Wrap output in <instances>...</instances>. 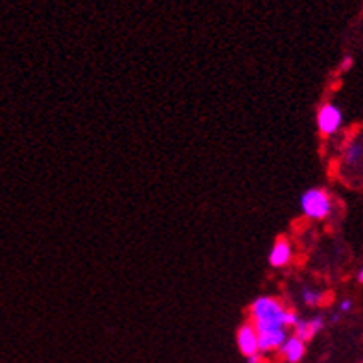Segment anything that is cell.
Returning <instances> with one entry per match:
<instances>
[{
  "instance_id": "cell-1",
  "label": "cell",
  "mask_w": 363,
  "mask_h": 363,
  "mask_svg": "<svg viewBox=\"0 0 363 363\" xmlns=\"http://www.w3.org/2000/svg\"><path fill=\"white\" fill-rule=\"evenodd\" d=\"M286 304L272 295H260L249 306V323L257 328L260 352H275L288 340Z\"/></svg>"
},
{
  "instance_id": "cell-2",
  "label": "cell",
  "mask_w": 363,
  "mask_h": 363,
  "mask_svg": "<svg viewBox=\"0 0 363 363\" xmlns=\"http://www.w3.org/2000/svg\"><path fill=\"white\" fill-rule=\"evenodd\" d=\"M299 207L308 220L323 221L327 220L334 211V201H332V196L327 190L315 186V189H308L301 194Z\"/></svg>"
},
{
  "instance_id": "cell-3",
  "label": "cell",
  "mask_w": 363,
  "mask_h": 363,
  "mask_svg": "<svg viewBox=\"0 0 363 363\" xmlns=\"http://www.w3.org/2000/svg\"><path fill=\"white\" fill-rule=\"evenodd\" d=\"M315 122H318L319 133L325 135V137H334L343 125V113H341L340 107L336 104H323L318 111V116H315Z\"/></svg>"
},
{
  "instance_id": "cell-4",
  "label": "cell",
  "mask_w": 363,
  "mask_h": 363,
  "mask_svg": "<svg viewBox=\"0 0 363 363\" xmlns=\"http://www.w3.org/2000/svg\"><path fill=\"white\" fill-rule=\"evenodd\" d=\"M236 345H238V350L245 358L255 354H262L260 352V343H258L257 328L251 323H244L238 328V332H236Z\"/></svg>"
},
{
  "instance_id": "cell-5",
  "label": "cell",
  "mask_w": 363,
  "mask_h": 363,
  "mask_svg": "<svg viewBox=\"0 0 363 363\" xmlns=\"http://www.w3.org/2000/svg\"><path fill=\"white\" fill-rule=\"evenodd\" d=\"M294 260V245L288 238H277L275 244L272 245L269 253H267V262L275 269H282V267L290 266Z\"/></svg>"
},
{
  "instance_id": "cell-6",
  "label": "cell",
  "mask_w": 363,
  "mask_h": 363,
  "mask_svg": "<svg viewBox=\"0 0 363 363\" xmlns=\"http://www.w3.org/2000/svg\"><path fill=\"white\" fill-rule=\"evenodd\" d=\"M327 321L323 315H313L310 319H299V323L294 327V336H297L299 340H303L304 343H308L312 337H315L319 332L325 328Z\"/></svg>"
},
{
  "instance_id": "cell-7",
  "label": "cell",
  "mask_w": 363,
  "mask_h": 363,
  "mask_svg": "<svg viewBox=\"0 0 363 363\" xmlns=\"http://www.w3.org/2000/svg\"><path fill=\"white\" fill-rule=\"evenodd\" d=\"M279 352L286 363H301V359L306 354V343L297 336H288Z\"/></svg>"
},
{
  "instance_id": "cell-8",
  "label": "cell",
  "mask_w": 363,
  "mask_h": 363,
  "mask_svg": "<svg viewBox=\"0 0 363 363\" xmlns=\"http://www.w3.org/2000/svg\"><path fill=\"white\" fill-rule=\"evenodd\" d=\"M301 299H303V303L306 304L308 308H315V306H319V304L323 303L325 295H323V291L318 290V288L304 286L303 290H301Z\"/></svg>"
},
{
  "instance_id": "cell-9",
  "label": "cell",
  "mask_w": 363,
  "mask_h": 363,
  "mask_svg": "<svg viewBox=\"0 0 363 363\" xmlns=\"http://www.w3.org/2000/svg\"><path fill=\"white\" fill-rule=\"evenodd\" d=\"M363 159V144L362 143H350L343 153V161L349 166H356Z\"/></svg>"
},
{
  "instance_id": "cell-10",
  "label": "cell",
  "mask_w": 363,
  "mask_h": 363,
  "mask_svg": "<svg viewBox=\"0 0 363 363\" xmlns=\"http://www.w3.org/2000/svg\"><path fill=\"white\" fill-rule=\"evenodd\" d=\"M350 310H352V301H350V299H343V301H341L337 312H340L341 315H343V313H349Z\"/></svg>"
},
{
  "instance_id": "cell-11",
  "label": "cell",
  "mask_w": 363,
  "mask_h": 363,
  "mask_svg": "<svg viewBox=\"0 0 363 363\" xmlns=\"http://www.w3.org/2000/svg\"><path fill=\"white\" fill-rule=\"evenodd\" d=\"M352 63H354V61H352V57H350V55H345V57H343V61H341V70H350Z\"/></svg>"
},
{
  "instance_id": "cell-12",
  "label": "cell",
  "mask_w": 363,
  "mask_h": 363,
  "mask_svg": "<svg viewBox=\"0 0 363 363\" xmlns=\"http://www.w3.org/2000/svg\"><path fill=\"white\" fill-rule=\"evenodd\" d=\"M245 363H264V359H262V354H255V356H249V358H245Z\"/></svg>"
},
{
  "instance_id": "cell-13",
  "label": "cell",
  "mask_w": 363,
  "mask_h": 363,
  "mask_svg": "<svg viewBox=\"0 0 363 363\" xmlns=\"http://www.w3.org/2000/svg\"><path fill=\"white\" fill-rule=\"evenodd\" d=\"M340 319H341V313L336 312V313H334V315H332V318H330V323H337V321H340Z\"/></svg>"
},
{
  "instance_id": "cell-14",
  "label": "cell",
  "mask_w": 363,
  "mask_h": 363,
  "mask_svg": "<svg viewBox=\"0 0 363 363\" xmlns=\"http://www.w3.org/2000/svg\"><path fill=\"white\" fill-rule=\"evenodd\" d=\"M358 282L359 284H363V266L359 267V272H358Z\"/></svg>"
}]
</instances>
